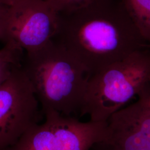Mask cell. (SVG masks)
Returning <instances> with one entry per match:
<instances>
[{"label": "cell", "instance_id": "obj_8", "mask_svg": "<svg viewBox=\"0 0 150 150\" xmlns=\"http://www.w3.org/2000/svg\"><path fill=\"white\" fill-rule=\"evenodd\" d=\"M132 21L145 40L150 41V0H122Z\"/></svg>", "mask_w": 150, "mask_h": 150}, {"label": "cell", "instance_id": "obj_9", "mask_svg": "<svg viewBox=\"0 0 150 150\" xmlns=\"http://www.w3.org/2000/svg\"><path fill=\"white\" fill-rule=\"evenodd\" d=\"M23 57V50L11 44L5 43L0 50V85L21 67Z\"/></svg>", "mask_w": 150, "mask_h": 150}, {"label": "cell", "instance_id": "obj_12", "mask_svg": "<svg viewBox=\"0 0 150 150\" xmlns=\"http://www.w3.org/2000/svg\"><path fill=\"white\" fill-rule=\"evenodd\" d=\"M18 1V0H0V2L6 5L10 6L13 5Z\"/></svg>", "mask_w": 150, "mask_h": 150}, {"label": "cell", "instance_id": "obj_7", "mask_svg": "<svg viewBox=\"0 0 150 150\" xmlns=\"http://www.w3.org/2000/svg\"><path fill=\"white\" fill-rule=\"evenodd\" d=\"M106 122L104 139L93 146L96 150H150V87Z\"/></svg>", "mask_w": 150, "mask_h": 150}, {"label": "cell", "instance_id": "obj_1", "mask_svg": "<svg viewBox=\"0 0 150 150\" xmlns=\"http://www.w3.org/2000/svg\"><path fill=\"white\" fill-rule=\"evenodd\" d=\"M54 40L85 68L89 76L149 46L122 0H97L79 9L59 13Z\"/></svg>", "mask_w": 150, "mask_h": 150}, {"label": "cell", "instance_id": "obj_6", "mask_svg": "<svg viewBox=\"0 0 150 150\" xmlns=\"http://www.w3.org/2000/svg\"><path fill=\"white\" fill-rule=\"evenodd\" d=\"M59 13L45 0H18L8 7L2 41L28 52L53 40Z\"/></svg>", "mask_w": 150, "mask_h": 150}, {"label": "cell", "instance_id": "obj_10", "mask_svg": "<svg viewBox=\"0 0 150 150\" xmlns=\"http://www.w3.org/2000/svg\"><path fill=\"white\" fill-rule=\"evenodd\" d=\"M58 13L77 10L97 0H45Z\"/></svg>", "mask_w": 150, "mask_h": 150}, {"label": "cell", "instance_id": "obj_4", "mask_svg": "<svg viewBox=\"0 0 150 150\" xmlns=\"http://www.w3.org/2000/svg\"><path fill=\"white\" fill-rule=\"evenodd\" d=\"M23 134L9 150H90L104 139L107 122H81L54 111Z\"/></svg>", "mask_w": 150, "mask_h": 150}, {"label": "cell", "instance_id": "obj_2", "mask_svg": "<svg viewBox=\"0 0 150 150\" xmlns=\"http://www.w3.org/2000/svg\"><path fill=\"white\" fill-rule=\"evenodd\" d=\"M22 69L43 113L65 116L80 112L89 75L85 68L59 43L52 40L26 52Z\"/></svg>", "mask_w": 150, "mask_h": 150}, {"label": "cell", "instance_id": "obj_5", "mask_svg": "<svg viewBox=\"0 0 150 150\" xmlns=\"http://www.w3.org/2000/svg\"><path fill=\"white\" fill-rule=\"evenodd\" d=\"M39 102L21 67L0 85V150H9L38 123Z\"/></svg>", "mask_w": 150, "mask_h": 150}, {"label": "cell", "instance_id": "obj_11", "mask_svg": "<svg viewBox=\"0 0 150 150\" xmlns=\"http://www.w3.org/2000/svg\"><path fill=\"white\" fill-rule=\"evenodd\" d=\"M8 7V6L0 2V40L1 41L3 38L4 24Z\"/></svg>", "mask_w": 150, "mask_h": 150}, {"label": "cell", "instance_id": "obj_3", "mask_svg": "<svg viewBox=\"0 0 150 150\" xmlns=\"http://www.w3.org/2000/svg\"><path fill=\"white\" fill-rule=\"evenodd\" d=\"M150 87L148 48L137 51L88 77L81 115L105 122L134 97Z\"/></svg>", "mask_w": 150, "mask_h": 150}]
</instances>
